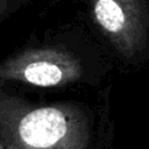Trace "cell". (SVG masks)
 I'll return each instance as SVG.
<instances>
[{
  "mask_svg": "<svg viewBox=\"0 0 149 149\" xmlns=\"http://www.w3.org/2000/svg\"><path fill=\"white\" fill-rule=\"evenodd\" d=\"M20 136L33 148H49L67 131V122L59 110L45 107L28 114L20 123Z\"/></svg>",
  "mask_w": 149,
  "mask_h": 149,
  "instance_id": "6da1fadb",
  "label": "cell"
},
{
  "mask_svg": "<svg viewBox=\"0 0 149 149\" xmlns=\"http://www.w3.org/2000/svg\"><path fill=\"white\" fill-rule=\"evenodd\" d=\"M94 10L98 22L110 33H120L127 28L126 10L116 0H98Z\"/></svg>",
  "mask_w": 149,
  "mask_h": 149,
  "instance_id": "7a4b0ae2",
  "label": "cell"
},
{
  "mask_svg": "<svg viewBox=\"0 0 149 149\" xmlns=\"http://www.w3.org/2000/svg\"><path fill=\"white\" fill-rule=\"evenodd\" d=\"M63 73L55 64L46 62L31 63L25 70V79L38 86H52L62 80Z\"/></svg>",
  "mask_w": 149,
  "mask_h": 149,
  "instance_id": "3957f363",
  "label": "cell"
}]
</instances>
